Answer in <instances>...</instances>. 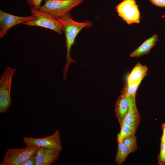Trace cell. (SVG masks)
<instances>
[{
	"mask_svg": "<svg viewBox=\"0 0 165 165\" xmlns=\"http://www.w3.org/2000/svg\"><path fill=\"white\" fill-rule=\"evenodd\" d=\"M61 151L39 147L37 152L36 165H51L58 160Z\"/></svg>",
	"mask_w": 165,
	"mask_h": 165,
	"instance_id": "obj_9",
	"label": "cell"
},
{
	"mask_svg": "<svg viewBox=\"0 0 165 165\" xmlns=\"http://www.w3.org/2000/svg\"><path fill=\"white\" fill-rule=\"evenodd\" d=\"M141 81H139L130 84H127L123 88L121 94L128 96H135L136 92Z\"/></svg>",
	"mask_w": 165,
	"mask_h": 165,
	"instance_id": "obj_17",
	"label": "cell"
},
{
	"mask_svg": "<svg viewBox=\"0 0 165 165\" xmlns=\"http://www.w3.org/2000/svg\"><path fill=\"white\" fill-rule=\"evenodd\" d=\"M31 15L35 19L24 22L23 24L29 26H36L53 31L60 35L64 31L63 26L58 20L48 13L42 11L34 7L30 8Z\"/></svg>",
	"mask_w": 165,
	"mask_h": 165,
	"instance_id": "obj_2",
	"label": "cell"
},
{
	"mask_svg": "<svg viewBox=\"0 0 165 165\" xmlns=\"http://www.w3.org/2000/svg\"><path fill=\"white\" fill-rule=\"evenodd\" d=\"M161 144H165V135L162 134L160 138Z\"/></svg>",
	"mask_w": 165,
	"mask_h": 165,
	"instance_id": "obj_23",
	"label": "cell"
},
{
	"mask_svg": "<svg viewBox=\"0 0 165 165\" xmlns=\"http://www.w3.org/2000/svg\"><path fill=\"white\" fill-rule=\"evenodd\" d=\"M117 143L118 150L115 157V163L120 165L125 161L130 153L122 141L117 142Z\"/></svg>",
	"mask_w": 165,
	"mask_h": 165,
	"instance_id": "obj_14",
	"label": "cell"
},
{
	"mask_svg": "<svg viewBox=\"0 0 165 165\" xmlns=\"http://www.w3.org/2000/svg\"><path fill=\"white\" fill-rule=\"evenodd\" d=\"M127 96L128 107L127 113L124 118L139 123L140 116L136 106L135 96Z\"/></svg>",
	"mask_w": 165,
	"mask_h": 165,
	"instance_id": "obj_13",
	"label": "cell"
},
{
	"mask_svg": "<svg viewBox=\"0 0 165 165\" xmlns=\"http://www.w3.org/2000/svg\"><path fill=\"white\" fill-rule=\"evenodd\" d=\"M120 130L117 136V142L122 141L126 137L131 134H135L137 128L132 127L122 122L120 124Z\"/></svg>",
	"mask_w": 165,
	"mask_h": 165,
	"instance_id": "obj_15",
	"label": "cell"
},
{
	"mask_svg": "<svg viewBox=\"0 0 165 165\" xmlns=\"http://www.w3.org/2000/svg\"><path fill=\"white\" fill-rule=\"evenodd\" d=\"M62 24L66 38L67 53L66 62L63 71V79H66V76L69 67L72 62L76 63L70 56L72 46L75 43V38L79 32L83 28H89L92 25V23L86 20L82 22H78L74 20L70 13H67L57 18Z\"/></svg>",
	"mask_w": 165,
	"mask_h": 165,
	"instance_id": "obj_1",
	"label": "cell"
},
{
	"mask_svg": "<svg viewBox=\"0 0 165 165\" xmlns=\"http://www.w3.org/2000/svg\"><path fill=\"white\" fill-rule=\"evenodd\" d=\"M161 127L163 131L162 134L165 135V123L162 124Z\"/></svg>",
	"mask_w": 165,
	"mask_h": 165,
	"instance_id": "obj_24",
	"label": "cell"
},
{
	"mask_svg": "<svg viewBox=\"0 0 165 165\" xmlns=\"http://www.w3.org/2000/svg\"><path fill=\"white\" fill-rule=\"evenodd\" d=\"M85 0H43L44 4L39 10L47 12L57 19L70 13L74 8L78 6Z\"/></svg>",
	"mask_w": 165,
	"mask_h": 165,
	"instance_id": "obj_3",
	"label": "cell"
},
{
	"mask_svg": "<svg viewBox=\"0 0 165 165\" xmlns=\"http://www.w3.org/2000/svg\"><path fill=\"white\" fill-rule=\"evenodd\" d=\"M118 15L128 24H138L140 13L135 0H124L116 7Z\"/></svg>",
	"mask_w": 165,
	"mask_h": 165,
	"instance_id": "obj_6",
	"label": "cell"
},
{
	"mask_svg": "<svg viewBox=\"0 0 165 165\" xmlns=\"http://www.w3.org/2000/svg\"><path fill=\"white\" fill-rule=\"evenodd\" d=\"M43 0H26L28 4L31 7L39 9L41 4Z\"/></svg>",
	"mask_w": 165,
	"mask_h": 165,
	"instance_id": "obj_20",
	"label": "cell"
},
{
	"mask_svg": "<svg viewBox=\"0 0 165 165\" xmlns=\"http://www.w3.org/2000/svg\"><path fill=\"white\" fill-rule=\"evenodd\" d=\"M148 68L142 65L139 62H137L129 74L127 84H130L139 81H142L146 75Z\"/></svg>",
	"mask_w": 165,
	"mask_h": 165,
	"instance_id": "obj_12",
	"label": "cell"
},
{
	"mask_svg": "<svg viewBox=\"0 0 165 165\" xmlns=\"http://www.w3.org/2000/svg\"><path fill=\"white\" fill-rule=\"evenodd\" d=\"M157 158L159 165H165V144L160 143V152Z\"/></svg>",
	"mask_w": 165,
	"mask_h": 165,
	"instance_id": "obj_18",
	"label": "cell"
},
{
	"mask_svg": "<svg viewBox=\"0 0 165 165\" xmlns=\"http://www.w3.org/2000/svg\"><path fill=\"white\" fill-rule=\"evenodd\" d=\"M150 2L157 6L165 7V0H149Z\"/></svg>",
	"mask_w": 165,
	"mask_h": 165,
	"instance_id": "obj_22",
	"label": "cell"
},
{
	"mask_svg": "<svg viewBox=\"0 0 165 165\" xmlns=\"http://www.w3.org/2000/svg\"><path fill=\"white\" fill-rule=\"evenodd\" d=\"M39 147L27 146L18 149L8 150L0 165H21L33 154L36 153Z\"/></svg>",
	"mask_w": 165,
	"mask_h": 165,
	"instance_id": "obj_5",
	"label": "cell"
},
{
	"mask_svg": "<svg viewBox=\"0 0 165 165\" xmlns=\"http://www.w3.org/2000/svg\"><path fill=\"white\" fill-rule=\"evenodd\" d=\"M23 141L26 146L43 147L60 151L62 149L60 134L57 130L50 135L39 138L26 137Z\"/></svg>",
	"mask_w": 165,
	"mask_h": 165,
	"instance_id": "obj_7",
	"label": "cell"
},
{
	"mask_svg": "<svg viewBox=\"0 0 165 165\" xmlns=\"http://www.w3.org/2000/svg\"><path fill=\"white\" fill-rule=\"evenodd\" d=\"M16 69L6 67L0 79V113L7 112L11 103L12 79Z\"/></svg>",
	"mask_w": 165,
	"mask_h": 165,
	"instance_id": "obj_4",
	"label": "cell"
},
{
	"mask_svg": "<svg viewBox=\"0 0 165 165\" xmlns=\"http://www.w3.org/2000/svg\"><path fill=\"white\" fill-rule=\"evenodd\" d=\"M128 107L127 96L124 94H121L117 100L115 108L116 114L120 124L127 113Z\"/></svg>",
	"mask_w": 165,
	"mask_h": 165,
	"instance_id": "obj_11",
	"label": "cell"
},
{
	"mask_svg": "<svg viewBox=\"0 0 165 165\" xmlns=\"http://www.w3.org/2000/svg\"><path fill=\"white\" fill-rule=\"evenodd\" d=\"M36 153L31 156L22 163L21 165H36Z\"/></svg>",
	"mask_w": 165,
	"mask_h": 165,
	"instance_id": "obj_19",
	"label": "cell"
},
{
	"mask_svg": "<svg viewBox=\"0 0 165 165\" xmlns=\"http://www.w3.org/2000/svg\"><path fill=\"white\" fill-rule=\"evenodd\" d=\"M31 15L26 16H15L0 10V38H2L7 33L8 30L13 27L34 19Z\"/></svg>",
	"mask_w": 165,
	"mask_h": 165,
	"instance_id": "obj_8",
	"label": "cell"
},
{
	"mask_svg": "<svg viewBox=\"0 0 165 165\" xmlns=\"http://www.w3.org/2000/svg\"><path fill=\"white\" fill-rule=\"evenodd\" d=\"M127 148L130 153L135 152L137 149L136 137L135 134L129 135L122 141Z\"/></svg>",
	"mask_w": 165,
	"mask_h": 165,
	"instance_id": "obj_16",
	"label": "cell"
},
{
	"mask_svg": "<svg viewBox=\"0 0 165 165\" xmlns=\"http://www.w3.org/2000/svg\"><path fill=\"white\" fill-rule=\"evenodd\" d=\"M125 124L132 127L137 128L139 123L124 118L122 121Z\"/></svg>",
	"mask_w": 165,
	"mask_h": 165,
	"instance_id": "obj_21",
	"label": "cell"
},
{
	"mask_svg": "<svg viewBox=\"0 0 165 165\" xmlns=\"http://www.w3.org/2000/svg\"><path fill=\"white\" fill-rule=\"evenodd\" d=\"M158 37L156 34L145 40L137 48L130 54L131 57H138L149 53L151 49L155 46Z\"/></svg>",
	"mask_w": 165,
	"mask_h": 165,
	"instance_id": "obj_10",
	"label": "cell"
}]
</instances>
